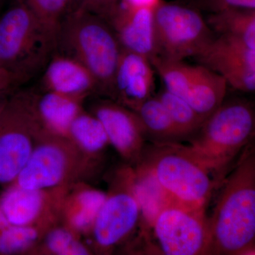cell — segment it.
Masks as SVG:
<instances>
[{
  "instance_id": "6da1fadb",
  "label": "cell",
  "mask_w": 255,
  "mask_h": 255,
  "mask_svg": "<svg viewBox=\"0 0 255 255\" xmlns=\"http://www.w3.org/2000/svg\"><path fill=\"white\" fill-rule=\"evenodd\" d=\"M221 184L209 219L210 255H244L255 244V139Z\"/></svg>"
},
{
  "instance_id": "7a4b0ae2",
  "label": "cell",
  "mask_w": 255,
  "mask_h": 255,
  "mask_svg": "<svg viewBox=\"0 0 255 255\" xmlns=\"http://www.w3.org/2000/svg\"><path fill=\"white\" fill-rule=\"evenodd\" d=\"M255 139V104L233 99L206 119L189 145L170 143L220 181Z\"/></svg>"
},
{
  "instance_id": "3957f363",
  "label": "cell",
  "mask_w": 255,
  "mask_h": 255,
  "mask_svg": "<svg viewBox=\"0 0 255 255\" xmlns=\"http://www.w3.org/2000/svg\"><path fill=\"white\" fill-rule=\"evenodd\" d=\"M58 47L90 70L100 91L113 97L114 78L122 48L107 20L75 6L60 24Z\"/></svg>"
},
{
  "instance_id": "277c9868",
  "label": "cell",
  "mask_w": 255,
  "mask_h": 255,
  "mask_svg": "<svg viewBox=\"0 0 255 255\" xmlns=\"http://www.w3.org/2000/svg\"><path fill=\"white\" fill-rule=\"evenodd\" d=\"M55 50L54 36L21 1L0 17V66L23 83L44 69Z\"/></svg>"
},
{
  "instance_id": "5b68a950",
  "label": "cell",
  "mask_w": 255,
  "mask_h": 255,
  "mask_svg": "<svg viewBox=\"0 0 255 255\" xmlns=\"http://www.w3.org/2000/svg\"><path fill=\"white\" fill-rule=\"evenodd\" d=\"M147 169L176 206L204 210L215 187L211 174L170 142H158Z\"/></svg>"
},
{
  "instance_id": "8992f818",
  "label": "cell",
  "mask_w": 255,
  "mask_h": 255,
  "mask_svg": "<svg viewBox=\"0 0 255 255\" xmlns=\"http://www.w3.org/2000/svg\"><path fill=\"white\" fill-rule=\"evenodd\" d=\"M157 56L183 60L195 57L215 36L200 13L162 1L154 9Z\"/></svg>"
},
{
  "instance_id": "52a82bcc",
  "label": "cell",
  "mask_w": 255,
  "mask_h": 255,
  "mask_svg": "<svg viewBox=\"0 0 255 255\" xmlns=\"http://www.w3.org/2000/svg\"><path fill=\"white\" fill-rule=\"evenodd\" d=\"M27 93L15 95L0 112V184L17 179L32 152L30 131L36 125Z\"/></svg>"
},
{
  "instance_id": "ba28073f",
  "label": "cell",
  "mask_w": 255,
  "mask_h": 255,
  "mask_svg": "<svg viewBox=\"0 0 255 255\" xmlns=\"http://www.w3.org/2000/svg\"><path fill=\"white\" fill-rule=\"evenodd\" d=\"M152 226L164 255H210L209 219L204 210L169 206L157 215Z\"/></svg>"
},
{
  "instance_id": "9c48e42d",
  "label": "cell",
  "mask_w": 255,
  "mask_h": 255,
  "mask_svg": "<svg viewBox=\"0 0 255 255\" xmlns=\"http://www.w3.org/2000/svg\"><path fill=\"white\" fill-rule=\"evenodd\" d=\"M194 58L223 77L228 87L255 92V49L222 36H215Z\"/></svg>"
},
{
  "instance_id": "30bf717a",
  "label": "cell",
  "mask_w": 255,
  "mask_h": 255,
  "mask_svg": "<svg viewBox=\"0 0 255 255\" xmlns=\"http://www.w3.org/2000/svg\"><path fill=\"white\" fill-rule=\"evenodd\" d=\"M140 213L133 187L107 197L93 225L97 243L110 248L122 241L135 227Z\"/></svg>"
},
{
  "instance_id": "8fae6325",
  "label": "cell",
  "mask_w": 255,
  "mask_h": 255,
  "mask_svg": "<svg viewBox=\"0 0 255 255\" xmlns=\"http://www.w3.org/2000/svg\"><path fill=\"white\" fill-rule=\"evenodd\" d=\"M154 82L150 60L122 48L114 78L113 97L135 112L152 97Z\"/></svg>"
},
{
  "instance_id": "7c38bea8",
  "label": "cell",
  "mask_w": 255,
  "mask_h": 255,
  "mask_svg": "<svg viewBox=\"0 0 255 255\" xmlns=\"http://www.w3.org/2000/svg\"><path fill=\"white\" fill-rule=\"evenodd\" d=\"M154 9L119 6L110 21L123 49L150 61L157 56Z\"/></svg>"
},
{
  "instance_id": "4fadbf2b",
  "label": "cell",
  "mask_w": 255,
  "mask_h": 255,
  "mask_svg": "<svg viewBox=\"0 0 255 255\" xmlns=\"http://www.w3.org/2000/svg\"><path fill=\"white\" fill-rule=\"evenodd\" d=\"M95 117L105 128L109 142L124 157L136 155L142 147L145 127L135 112L105 102L95 109Z\"/></svg>"
},
{
  "instance_id": "5bb4252c",
  "label": "cell",
  "mask_w": 255,
  "mask_h": 255,
  "mask_svg": "<svg viewBox=\"0 0 255 255\" xmlns=\"http://www.w3.org/2000/svg\"><path fill=\"white\" fill-rule=\"evenodd\" d=\"M43 72L42 82L47 91L82 99L99 90L92 74L76 58L65 53H54Z\"/></svg>"
},
{
  "instance_id": "9a60e30c",
  "label": "cell",
  "mask_w": 255,
  "mask_h": 255,
  "mask_svg": "<svg viewBox=\"0 0 255 255\" xmlns=\"http://www.w3.org/2000/svg\"><path fill=\"white\" fill-rule=\"evenodd\" d=\"M68 159L65 152L53 144L37 147L18 174L17 185L30 190L42 191L61 182L66 172Z\"/></svg>"
},
{
  "instance_id": "2e32d148",
  "label": "cell",
  "mask_w": 255,
  "mask_h": 255,
  "mask_svg": "<svg viewBox=\"0 0 255 255\" xmlns=\"http://www.w3.org/2000/svg\"><path fill=\"white\" fill-rule=\"evenodd\" d=\"M228 87L221 75L199 64L194 65L192 80L184 100L206 119L222 105Z\"/></svg>"
},
{
  "instance_id": "e0dca14e",
  "label": "cell",
  "mask_w": 255,
  "mask_h": 255,
  "mask_svg": "<svg viewBox=\"0 0 255 255\" xmlns=\"http://www.w3.org/2000/svg\"><path fill=\"white\" fill-rule=\"evenodd\" d=\"M31 100L32 109L35 117L43 122L55 133H68L74 119L81 113L82 99L62 95L57 92L46 91L35 102Z\"/></svg>"
},
{
  "instance_id": "ac0fdd59",
  "label": "cell",
  "mask_w": 255,
  "mask_h": 255,
  "mask_svg": "<svg viewBox=\"0 0 255 255\" xmlns=\"http://www.w3.org/2000/svg\"><path fill=\"white\" fill-rule=\"evenodd\" d=\"M206 21L217 36L227 37L255 49V9H231L213 13Z\"/></svg>"
},
{
  "instance_id": "d6986e66",
  "label": "cell",
  "mask_w": 255,
  "mask_h": 255,
  "mask_svg": "<svg viewBox=\"0 0 255 255\" xmlns=\"http://www.w3.org/2000/svg\"><path fill=\"white\" fill-rule=\"evenodd\" d=\"M43 206L41 191L23 189L18 185L5 193L0 200V209L10 226H31Z\"/></svg>"
},
{
  "instance_id": "ffe728a7",
  "label": "cell",
  "mask_w": 255,
  "mask_h": 255,
  "mask_svg": "<svg viewBox=\"0 0 255 255\" xmlns=\"http://www.w3.org/2000/svg\"><path fill=\"white\" fill-rule=\"evenodd\" d=\"M135 112L143 124L146 132L157 137L158 142H177L178 139L185 137L158 97H151Z\"/></svg>"
},
{
  "instance_id": "44dd1931",
  "label": "cell",
  "mask_w": 255,
  "mask_h": 255,
  "mask_svg": "<svg viewBox=\"0 0 255 255\" xmlns=\"http://www.w3.org/2000/svg\"><path fill=\"white\" fill-rule=\"evenodd\" d=\"M133 191L140 212L151 226L162 210L176 206L147 169L140 180L134 184Z\"/></svg>"
},
{
  "instance_id": "7402d4cb",
  "label": "cell",
  "mask_w": 255,
  "mask_h": 255,
  "mask_svg": "<svg viewBox=\"0 0 255 255\" xmlns=\"http://www.w3.org/2000/svg\"><path fill=\"white\" fill-rule=\"evenodd\" d=\"M152 67L163 81L165 89L184 99L194 75V65L183 60L155 56L150 60Z\"/></svg>"
},
{
  "instance_id": "603a6c76",
  "label": "cell",
  "mask_w": 255,
  "mask_h": 255,
  "mask_svg": "<svg viewBox=\"0 0 255 255\" xmlns=\"http://www.w3.org/2000/svg\"><path fill=\"white\" fill-rule=\"evenodd\" d=\"M157 97L185 137L194 135L206 121L187 101L166 89Z\"/></svg>"
},
{
  "instance_id": "cb8c5ba5",
  "label": "cell",
  "mask_w": 255,
  "mask_h": 255,
  "mask_svg": "<svg viewBox=\"0 0 255 255\" xmlns=\"http://www.w3.org/2000/svg\"><path fill=\"white\" fill-rule=\"evenodd\" d=\"M68 134L89 152L102 150L109 142L105 128L95 116L79 114L70 126Z\"/></svg>"
},
{
  "instance_id": "d4e9b609",
  "label": "cell",
  "mask_w": 255,
  "mask_h": 255,
  "mask_svg": "<svg viewBox=\"0 0 255 255\" xmlns=\"http://www.w3.org/2000/svg\"><path fill=\"white\" fill-rule=\"evenodd\" d=\"M31 9L45 28L54 36L64 18L76 6V0H18Z\"/></svg>"
},
{
  "instance_id": "484cf974",
  "label": "cell",
  "mask_w": 255,
  "mask_h": 255,
  "mask_svg": "<svg viewBox=\"0 0 255 255\" xmlns=\"http://www.w3.org/2000/svg\"><path fill=\"white\" fill-rule=\"evenodd\" d=\"M107 198L100 191L85 190L80 193L77 198L78 209L73 213L71 219L73 227L78 231H84L93 226Z\"/></svg>"
},
{
  "instance_id": "4316f807",
  "label": "cell",
  "mask_w": 255,
  "mask_h": 255,
  "mask_svg": "<svg viewBox=\"0 0 255 255\" xmlns=\"http://www.w3.org/2000/svg\"><path fill=\"white\" fill-rule=\"evenodd\" d=\"M38 231L31 226H11L0 232V253L13 254L28 249L38 238Z\"/></svg>"
},
{
  "instance_id": "83f0119b",
  "label": "cell",
  "mask_w": 255,
  "mask_h": 255,
  "mask_svg": "<svg viewBox=\"0 0 255 255\" xmlns=\"http://www.w3.org/2000/svg\"><path fill=\"white\" fill-rule=\"evenodd\" d=\"M46 246L50 252L57 255L88 254L87 248L77 241L70 231L63 228L50 231L46 238Z\"/></svg>"
},
{
  "instance_id": "f1b7e54d",
  "label": "cell",
  "mask_w": 255,
  "mask_h": 255,
  "mask_svg": "<svg viewBox=\"0 0 255 255\" xmlns=\"http://www.w3.org/2000/svg\"><path fill=\"white\" fill-rule=\"evenodd\" d=\"M119 0H76V6H80L100 15L110 22L118 9Z\"/></svg>"
},
{
  "instance_id": "f546056e",
  "label": "cell",
  "mask_w": 255,
  "mask_h": 255,
  "mask_svg": "<svg viewBox=\"0 0 255 255\" xmlns=\"http://www.w3.org/2000/svg\"><path fill=\"white\" fill-rule=\"evenodd\" d=\"M213 13L231 9H255V0H198Z\"/></svg>"
},
{
  "instance_id": "4dcf8cb0",
  "label": "cell",
  "mask_w": 255,
  "mask_h": 255,
  "mask_svg": "<svg viewBox=\"0 0 255 255\" xmlns=\"http://www.w3.org/2000/svg\"><path fill=\"white\" fill-rule=\"evenodd\" d=\"M22 83L16 74L0 66V100L6 94Z\"/></svg>"
},
{
  "instance_id": "1f68e13d",
  "label": "cell",
  "mask_w": 255,
  "mask_h": 255,
  "mask_svg": "<svg viewBox=\"0 0 255 255\" xmlns=\"http://www.w3.org/2000/svg\"><path fill=\"white\" fill-rule=\"evenodd\" d=\"M162 0H120L119 6L125 7L155 8Z\"/></svg>"
},
{
  "instance_id": "d6a6232c",
  "label": "cell",
  "mask_w": 255,
  "mask_h": 255,
  "mask_svg": "<svg viewBox=\"0 0 255 255\" xmlns=\"http://www.w3.org/2000/svg\"><path fill=\"white\" fill-rule=\"evenodd\" d=\"M10 226L9 221L6 219L2 211L0 209V232L4 231L6 228H9Z\"/></svg>"
},
{
  "instance_id": "836d02e7",
  "label": "cell",
  "mask_w": 255,
  "mask_h": 255,
  "mask_svg": "<svg viewBox=\"0 0 255 255\" xmlns=\"http://www.w3.org/2000/svg\"><path fill=\"white\" fill-rule=\"evenodd\" d=\"M5 102H3L2 100H0V112H1V109H2L3 106H4Z\"/></svg>"
}]
</instances>
